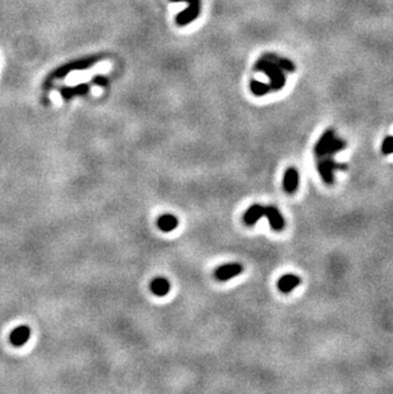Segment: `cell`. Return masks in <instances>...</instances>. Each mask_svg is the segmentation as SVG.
I'll return each instance as SVG.
<instances>
[{"instance_id":"6da1fadb","label":"cell","mask_w":393,"mask_h":394,"mask_svg":"<svg viewBox=\"0 0 393 394\" xmlns=\"http://www.w3.org/2000/svg\"><path fill=\"white\" fill-rule=\"evenodd\" d=\"M254 69L267 74L268 77H270V80H271V84H270V87H271V90H274V91H280V90L285 86L286 83L285 72L282 70L277 64H274V62L262 58V59H260L256 62V68Z\"/></svg>"},{"instance_id":"7a4b0ae2","label":"cell","mask_w":393,"mask_h":394,"mask_svg":"<svg viewBox=\"0 0 393 394\" xmlns=\"http://www.w3.org/2000/svg\"><path fill=\"white\" fill-rule=\"evenodd\" d=\"M316 170H318L319 175L322 176V180L327 185H332L334 182V171L340 170L345 171L348 170V166L344 164L336 162L334 158H330L328 156L320 157V160L316 164Z\"/></svg>"},{"instance_id":"3957f363","label":"cell","mask_w":393,"mask_h":394,"mask_svg":"<svg viewBox=\"0 0 393 394\" xmlns=\"http://www.w3.org/2000/svg\"><path fill=\"white\" fill-rule=\"evenodd\" d=\"M242 266L239 263H228L224 264V266H218L214 270V277L221 282H225L231 280V278L236 277V276L242 274Z\"/></svg>"},{"instance_id":"277c9868","label":"cell","mask_w":393,"mask_h":394,"mask_svg":"<svg viewBox=\"0 0 393 394\" xmlns=\"http://www.w3.org/2000/svg\"><path fill=\"white\" fill-rule=\"evenodd\" d=\"M264 216L267 217L270 226H271L274 231L280 232V231L285 228V218H284V216L280 213V210L276 207H274V206L264 207Z\"/></svg>"},{"instance_id":"5b68a950","label":"cell","mask_w":393,"mask_h":394,"mask_svg":"<svg viewBox=\"0 0 393 394\" xmlns=\"http://www.w3.org/2000/svg\"><path fill=\"white\" fill-rule=\"evenodd\" d=\"M300 184L299 171L295 168H288L284 175V189L288 194L296 193Z\"/></svg>"},{"instance_id":"8992f818","label":"cell","mask_w":393,"mask_h":394,"mask_svg":"<svg viewBox=\"0 0 393 394\" xmlns=\"http://www.w3.org/2000/svg\"><path fill=\"white\" fill-rule=\"evenodd\" d=\"M30 337H31V329L27 326H20L12 330L9 336V342L14 347H22L28 342Z\"/></svg>"},{"instance_id":"52a82bcc","label":"cell","mask_w":393,"mask_h":394,"mask_svg":"<svg viewBox=\"0 0 393 394\" xmlns=\"http://www.w3.org/2000/svg\"><path fill=\"white\" fill-rule=\"evenodd\" d=\"M302 284V278L296 274H285L282 276L277 281V287L282 294H288L294 288H296Z\"/></svg>"},{"instance_id":"ba28073f","label":"cell","mask_w":393,"mask_h":394,"mask_svg":"<svg viewBox=\"0 0 393 394\" xmlns=\"http://www.w3.org/2000/svg\"><path fill=\"white\" fill-rule=\"evenodd\" d=\"M264 216V207L260 204H254L244 213L242 221L246 226H254Z\"/></svg>"},{"instance_id":"9c48e42d","label":"cell","mask_w":393,"mask_h":394,"mask_svg":"<svg viewBox=\"0 0 393 394\" xmlns=\"http://www.w3.org/2000/svg\"><path fill=\"white\" fill-rule=\"evenodd\" d=\"M178 226H179V220H178L176 216L170 214V213L162 214L157 220V227H158L162 232H171V231H174Z\"/></svg>"},{"instance_id":"30bf717a","label":"cell","mask_w":393,"mask_h":394,"mask_svg":"<svg viewBox=\"0 0 393 394\" xmlns=\"http://www.w3.org/2000/svg\"><path fill=\"white\" fill-rule=\"evenodd\" d=\"M151 291L158 298L166 296L170 292V282L165 277H156L151 282Z\"/></svg>"},{"instance_id":"8fae6325","label":"cell","mask_w":393,"mask_h":394,"mask_svg":"<svg viewBox=\"0 0 393 394\" xmlns=\"http://www.w3.org/2000/svg\"><path fill=\"white\" fill-rule=\"evenodd\" d=\"M334 136H336V134H334V129H327V130L322 134V136L318 139V142L314 146V154H316V157H323L326 148H327V146L330 144V142L332 140V138H334Z\"/></svg>"},{"instance_id":"7c38bea8","label":"cell","mask_w":393,"mask_h":394,"mask_svg":"<svg viewBox=\"0 0 393 394\" xmlns=\"http://www.w3.org/2000/svg\"><path fill=\"white\" fill-rule=\"evenodd\" d=\"M179 2V0H178ZM189 2L190 6L189 9H186V12H182V14L179 16V20L178 22L180 24H186V23H189L190 20H193L194 18H196V14H198V10H200V6H198V0H186Z\"/></svg>"},{"instance_id":"4fadbf2b","label":"cell","mask_w":393,"mask_h":394,"mask_svg":"<svg viewBox=\"0 0 393 394\" xmlns=\"http://www.w3.org/2000/svg\"><path fill=\"white\" fill-rule=\"evenodd\" d=\"M263 58L267 60H270V62H274V64H277V66H278L284 72H288V73H292V72H295V64H294L290 59L281 58L276 54H267V55H264Z\"/></svg>"},{"instance_id":"5bb4252c","label":"cell","mask_w":393,"mask_h":394,"mask_svg":"<svg viewBox=\"0 0 393 394\" xmlns=\"http://www.w3.org/2000/svg\"><path fill=\"white\" fill-rule=\"evenodd\" d=\"M345 148H346L345 140L341 138H337V136H334V138H332V140L330 142V144L327 146V148H326L324 154H323V156H332V154H338V152H341V150H344Z\"/></svg>"},{"instance_id":"9a60e30c","label":"cell","mask_w":393,"mask_h":394,"mask_svg":"<svg viewBox=\"0 0 393 394\" xmlns=\"http://www.w3.org/2000/svg\"><path fill=\"white\" fill-rule=\"evenodd\" d=\"M250 88H252V92H253L256 96H263V94H268V92L271 91V87H270V86L266 84V83L258 82V80H252Z\"/></svg>"},{"instance_id":"2e32d148","label":"cell","mask_w":393,"mask_h":394,"mask_svg":"<svg viewBox=\"0 0 393 394\" xmlns=\"http://www.w3.org/2000/svg\"><path fill=\"white\" fill-rule=\"evenodd\" d=\"M87 91H88V86L80 84L74 88H66V90H63V91H62V94L66 97V100H69L72 96H74V94H87Z\"/></svg>"},{"instance_id":"e0dca14e","label":"cell","mask_w":393,"mask_h":394,"mask_svg":"<svg viewBox=\"0 0 393 394\" xmlns=\"http://www.w3.org/2000/svg\"><path fill=\"white\" fill-rule=\"evenodd\" d=\"M382 154H393V136H387L382 142Z\"/></svg>"}]
</instances>
